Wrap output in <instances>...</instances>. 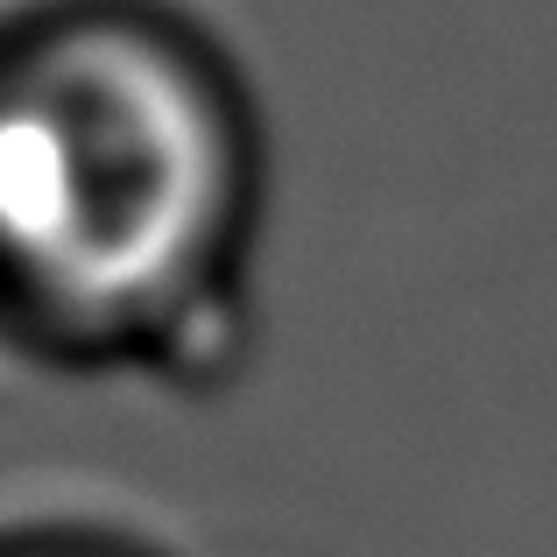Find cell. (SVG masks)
Here are the masks:
<instances>
[{
    "mask_svg": "<svg viewBox=\"0 0 557 557\" xmlns=\"http://www.w3.org/2000/svg\"><path fill=\"white\" fill-rule=\"evenodd\" d=\"M0 557H135L99 536H0Z\"/></svg>",
    "mask_w": 557,
    "mask_h": 557,
    "instance_id": "7a4b0ae2",
    "label": "cell"
},
{
    "mask_svg": "<svg viewBox=\"0 0 557 557\" xmlns=\"http://www.w3.org/2000/svg\"><path fill=\"white\" fill-rule=\"evenodd\" d=\"M247 198V113L177 22L57 0L0 28V318L22 339H177L226 289Z\"/></svg>",
    "mask_w": 557,
    "mask_h": 557,
    "instance_id": "6da1fadb",
    "label": "cell"
}]
</instances>
